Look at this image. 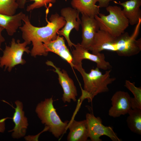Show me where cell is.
<instances>
[{
	"mask_svg": "<svg viewBox=\"0 0 141 141\" xmlns=\"http://www.w3.org/2000/svg\"><path fill=\"white\" fill-rule=\"evenodd\" d=\"M8 119H11L9 117H6L0 119V132H4L5 130V121Z\"/></svg>",
	"mask_w": 141,
	"mask_h": 141,
	"instance_id": "d4e9b609",
	"label": "cell"
},
{
	"mask_svg": "<svg viewBox=\"0 0 141 141\" xmlns=\"http://www.w3.org/2000/svg\"><path fill=\"white\" fill-rule=\"evenodd\" d=\"M113 0H98L100 8H106L109 5L110 2Z\"/></svg>",
	"mask_w": 141,
	"mask_h": 141,
	"instance_id": "cb8c5ba5",
	"label": "cell"
},
{
	"mask_svg": "<svg viewBox=\"0 0 141 141\" xmlns=\"http://www.w3.org/2000/svg\"><path fill=\"white\" fill-rule=\"evenodd\" d=\"M46 52H52L59 56L66 61L73 67V57L66 46L64 37L59 35L54 40H51L44 45Z\"/></svg>",
	"mask_w": 141,
	"mask_h": 141,
	"instance_id": "5bb4252c",
	"label": "cell"
},
{
	"mask_svg": "<svg viewBox=\"0 0 141 141\" xmlns=\"http://www.w3.org/2000/svg\"><path fill=\"white\" fill-rule=\"evenodd\" d=\"M80 72L82 77L84 83V89H81V101L85 99L89 102H91L94 97L98 94L108 92V85L116 79L110 77L111 69L106 70L103 74L96 67L92 69L89 73H86L83 68L82 64L75 66L74 67Z\"/></svg>",
	"mask_w": 141,
	"mask_h": 141,
	"instance_id": "7a4b0ae2",
	"label": "cell"
},
{
	"mask_svg": "<svg viewBox=\"0 0 141 141\" xmlns=\"http://www.w3.org/2000/svg\"><path fill=\"white\" fill-rule=\"evenodd\" d=\"M82 15L80 25L82 29V40L80 44L89 50L93 43L95 36L99 27L95 17Z\"/></svg>",
	"mask_w": 141,
	"mask_h": 141,
	"instance_id": "7c38bea8",
	"label": "cell"
},
{
	"mask_svg": "<svg viewBox=\"0 0 141 141\" xmlns=\"http://www.w3.org/2000/svg\"><path fill=\"white\" fill-rule=\"evenodd\" d=\"M98 0H72L71 4L82 15L95 17L99 13L100 7L96 4Z\"/></svg>",
	"mask_w": 141,
	"mask_h": 141,
	"instance_id": "d6986e66",
	"label": "cell"
},
{
	"mask_svg": "<svg viewBox=\"0 0 141 141\" xmlns=\"http://www.w3.org/2000/svg\"><path fill=\"white\" fill-rule=\"evenodd\" d=\"M17 0H0V13L9 15L15 14L18 8Z\"/></svg>",
	"mask_w": 141,
	"mask_h": 141,
	"instance_id": "7402d4cb",
	"label": "cell"
},
{
	"mask_svg": "<svg viewBox=\"0 0 141 141\" xmlns=\"http://www.w3.org/2000/svg\"><path fill=\"white\" fill-rule=\"evenodd\" d=\"M4 29L3 28L0 26V48L2 43L5 41V39L2 34V31Z\"/></svg>",
	"mask_w": 141,
	"mask_h": 141,
	"instance_id": "484cf974",
	"label": "cell"
},
{
	"mask_svg": "<svg viewBox=\"0 0 141 141\" xmlns=\"http://www.w3.org/2000/svg\"><path fill=\"white\" fill-rule=\"evenodd\" d=\"M52 97L45 98L37 104L35 112L48 131L58 138L67 129L69 121L61 120L54 107Z\"/></svg>",
	"mask_w": 141,
	"mask_h": 141,
	"instance_id": "3957f363",
	"label": "cell"
},
{
	"mask_svg": "<svg viewBox=\"0 0 141 141\" xmlns=\"http://www.w3.org/2000/svg\"><path fill=\"white\" fill-rule=\"evenodd\" d=\"M26 15L22 12L12 15L0 13V26L6 30L9 35L13 36L21 26L22 19Z\"/></svg>",
	"mask_w": 141,
	"mask_h": 141,
	"instance_id": "ac0fdd59",
	"label": "cell"
},
{
	"mask_svg": "<svg viewBox=\"0 0 141 141\" xmlns=\"http://www.w3.org/2000/svg\"><path fill=\"white\" fill-rule=\"evenodd\" d=\"M141 19L136 25L133 34L130 36L124 46L117 54L120 56L130 57L138 54L141 50V39L136 40L139 34Z\"/></svg>",
	"mask_w": 141,
	"mask_h": 141,
	"instance_id": "9a60e30c",
	"label": "cell"
},
{
	"mask_svg": "<svg viewBox=\"0 0 141 141\" xmlns=\"http://www.w3.org/2000/svg\"><path fill=\"white\" fill-rule=\"evenodd\" d=\"M46 20L47 24L46 26L36 27L31 24L28 16L26 15L22 20L24 22L23 25L19 28L25 41L28 44L32 42L33 46L31 53L34 57L47 55L44 45L56 38L58 32L66 23L63 17L57 13L51 15L49 21Z\"/></svg>",
	"mask_w": 141,
	"mask_h": 141,
	"instance_id": "6da1fadb",
	"label": "cell"
},
{
	"mask_svg": "<svg viewBox=\"0 0 141 141\" xmlns=\"http://www.w3.org/2000/svg\"><path fill=\"white\" fill-rule=\"evenodd\" d=\"M69 132L67 137L68 141H86L89 138L86 120L77 121L74 119L69 121L68 129Z\"/></svg>",
	"mask_w": 141,
	"mask_h": 141,
	"instance_id": "2e32d148",
	"label": "cell"
},
{
	"mask_svg": "<svg viewBox=\"0 0 141 141\" xmlns=\"http://www.w3.org/2000/svg\"><path fill=\"white\" fill-rule=\"evenodd\" d=\"M28 44L25 41L20 43L19 40L16 43L14 38H13L10 46H6L3 56L0 57V67L4 66L5 69L8 68V71H10L16 65L24 64L26 61L22 58L24 53L25 52L27 54L31 52L29 47L26 46Z\"/></svg>",
	"mask_w": 141,
	"mask_h": 141,
	"instance_id": "5b68a950",
	"label": "cell"
},
{
	"mask_svg": "<svg viewBox=\"0 0 141 141\" xmlns=\"http://www.w3.org/2000/svg\"><path fill=\"white\" fill-rule=\"evenodd\" d=\"M123 7L122 12L131 25H137L141 19V0H130L123 2L113 1Z\"/></svg>",
	"mask_w": 141,
	"mask_h": 141,
	"instance_id": "e0dca14e",
	"label": "cell"
},
{
	"mask_svg": "<svg viewBox=\"0 0 141 141\" xmlns=\"http://www.w3.org/2000/svg\"><path fill=\"white\" fill-rule=\"evenodd\" d=\"M74 46L75 49L72 52L73 67L74 65L82 64V61L84 59L88 60L96 63L97 67L104 70L110 69L112 67L110 63L106 61L103 53H91L79 43L75 44Z\"/></svg>",
	"mask_w": 141,
	"mask_h": 141,
	"instance_id": "52a82bcc",
	"label": "cell"
},
{
	"mask_svg": "<svg viewBox=\"0 0 141 141\" xmlns=\"http://www.w3.org/2000/svg\"><path fill=\"white\" fill-rule=\"evenodd\" d=\"M126 122L127 126L132 132L141 134V109H131L128 114Z\"/></svg>",
	"mask_w": 141,
	"mask_h": 141,
	"instance_id": "ffe728a7",
	"label": "cell"
},
{
	"mask_svg": "<svg viewBox=\"0 0 141 141\" xmlns=\"http://www.w3.org/2000/svg\"><path fill=\"white\" fill-rule=\"evenodd\" d=\"M46 63L54 68V71L58 74L59 83L63 91L62 101L64 103H70L72 100L76 102V97L78 96L77 88L73 80L69 77L66 71L64 69L61 70L51 61H48Z\"/></svg>",
	"mask_w": 141,
	"mask_h": 141,
	"instance_id": "30bf717a",
	"label": "cell"
},
{
	"mask_svg": "<svg viewBox=\"0 0 141 141\" xmlns=\"http://www.w3.org/2000/svg\"><path fill=\"white\" fill-rule=\"evenodd\" d=\"M34 2L32 4L28 6L26 8V11L28 12L34 9L39 8L43 7H47L48 4L54 3L56 0H30ZM27 0H17V2L18 8L21 9L24 8L25 5Z\"/></svg>",
	"mask_w": 141,
	"mask_h": 141,
	"instance_id": "603a6c76",
	"label": "cell"
},
{
	"mask_svg": "<svg viewBox=\"0 0 141 141\" xmlns=\"http://www.w3.org/2000/svg\"><path fill=\"white\" fill-rule=\"evenodd\" d=\"M89 132V137L92 141H102L100 137L105 135L113 141H121L117 134L110 126H105L102 124L99 117H96L92 113H87L86 115Z\"/></svg>",
	"mask_w": 141,
	"mask_h": 141,
	"instance_id": "8992f818",
	"label": "cell"
},
{
	"mask_svg": "<svg viewBox=\"0 0 141 141\" xmlns=\"http://www.w3.org/2000/svg\"><path fill=\"white\" fill-rule=\"evenodd\" d=\"M15 103L16 105L12 119L15 124L13 128L9 131L12 132L11 136L15 139H19L24 137L26 133L28 125L27 118L25 115L23 110V105L22 102L16 100Z\"/></svg>",
	"mask_w": 141,
	"mask_h": 141,
	"instance_id": "4fadbf2b",
	"label": "cell"
},
{
	"mask_svg": "<svg viewBox=\"0 0 141 141\" xmlns=\"http://www.w3.org/2000/svg\"><path fill=\"white\" fill-rule=\"evenodd\" d=\"M124 86L133 94L134 97H131V108L141 109V88L135 86L134 83L126 80Z\"/></svg>",
	"mask_w": 141,
	"mask_h": 141,
	"instance_id": "44dd1931",
	"label": "cell"
},
{
	"mask_svg": "<svg viewBox=\"0 0 141 141\" xmlns=\"http://www.w3.org/2000/svg\"><path fill=\"white\" fill-rule=\"evenodd\" d=\"M119 37H115L99 30L96 33L93 43L89 49L92 53L97 54L104 50L116 52L121 47Z\"/></svg>",
	"mask_w": 141,
	"mask_h": 141,
	"instance_id": "ba28073f",
	"label": "cell"
},
{
	"mask_svg": "<svg viewBox=\"0 0 141 141\" xmlns=\"http://www.w3.org/2000/svg\"><path fill=\"white\" fill-rule=\"evenodd\" d=\"M79 13L76 9L70 7L63 8L61 11V16L64 18L66 23L62 29L58 31L57 34L64 37L70 47L74 46L75 44L70 39V34L73 29L79 31L81 25Z\"/></svg>",
	"mask_w": 141,
	"mask_h": 141,
	"instance_id": "9c48e42d",
	"label": "cell"
},
{
	"mask_svg": "<svg viewBox=\"0 0 141 141\" xmlns=\"http://www.w3.org/2000/svg\"><path fill=\"white\" fill-rule=\"evenodd\" d=\"M131 97L127 92H116L111 98L112 106L108 111L109 115L116 118L128 114L131 109Z\"/></svg>",
	"mask_w": 141,
	"mask_h": 141,
	"instance_id": "8fae6325",
	"label": "cell"
},
{
	"mask_svg": "<svg viewBox=\"0 0 141 141\" xmlns=\"http://www.w3.org/2000/svg\"><path fill=\"white\" fill-rule=\"evenodd\" d=\"M107 15L99 13L95 18L98 24L99 30L104 31L115 37L125 32L129 24L124 15L121 8L117 5H109L106 7Z\"/></svg>",
	"mask_w": 141,
	"mask_h": 141,
	"instance_id": "277c9868",
	"label": "cell"
}]
</instances>
